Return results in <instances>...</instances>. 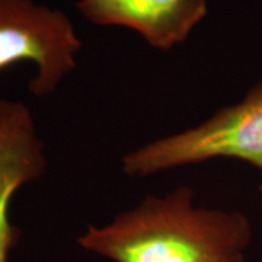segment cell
Returning <instances> with one entry per match:
<instances>
[{"label": "cell", "instance_id": "1", "mask_svg": "<svg viewBox=\"0 0 262 262\" xmlns=\"http://www.w3.org/2000/svg\"><path fill=\"white\" fill-rule=\"evenodd\" d=\"M251 239L246 215L195 206L194 189L178 187L89 226L77 244L114 262H217L245 253Z\"/></svg>", "mask_w": 262, "mask_h": 262}, {"label": "cell", "instance_id": "2", "mask_svg": "<svg viewBox=\"0 0 262 262\" xmlns=\"http://www.w3.org/2000/svg\"><path fill=\"white\" fill-rule=\"evenodd\" d=\"M222 158L244 160L262 170V80L241 102L220 108L195 127L128 151L121 168L130 178H146Z\"/></svg>", "mask_w": 262, "mask_h": 262}, {"label": "cell", "instance_id": "3", "mask_svg": "<svg viewBox=\"0 0 262 262\" xmlns=\"http://www.w3.org/2000/svg\"><path fill=\"white\" fill-rule=\"evenodd\" d=\"M82 47L63 10L34 0H0V72L18 63L32 64L28 89L34 96L56 92L75 72Z\"/></svg>", "mask_w": 262, "mask_h": 262}, {"label": "cell", "instance_id": "4", "mask_svg": "<svg viewBox=\"0 0 262 262\" xmlns=\"http://www.w3.org/2000/svg\"><path fill=\"white\" fill-rule=\"evenodd\" d=\"M46 146L27 103L0 99V262L19 237L10 220V206L20 188L41 178L47 170Z\"/></svg>", "mask_w": 262, "mask_h": 262}, {"label": "cell", "instance_id": "5", "mask_svg": "<svg viewBox=\"0 0 262 262\" xmlns=\"http://www.w3.org/2000/svg\"><path fill=\"white\" fill-rule=\"evenodd\" d=\"M76 9L94 25L133 29L150 47L168 51L206 18L208 0H79Z\"/></svg>", "mask_w": 262, "mask_h": 262}, {"label": "cell", "instance_id": "6", "mask_svg": "<svg viewBox=\"0 0 262 262\" xmlns=\"http://www.w3.org/2000/svg\"><path fill=\"white\" fill-rule=\"evenodd\" d=\"M217 262H246L245 261V253H239V255H233V256H229L225 259H220Z\"/></svg>", "mask_w": 262, "mask_h": 262}, {"label": "cell", "instance_id": "7", "mask_svg": "<svg viewBox=\"0 0 262 262\" xmlns=\"http://www.w3.org/2000/svg\"><path fill=\"white\" fill-rule=\"evenodd\" d=\"M259 194H261V198H262V184L259 185Z\"/></svg>", "mask_w": 262, "mask_h": 262}]
</instances>
